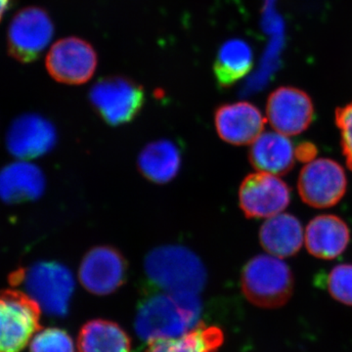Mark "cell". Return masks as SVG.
Masks as SVG:
<instances>
[{"label": "cell", "mask_w": 352, "mask_h": 352, "mask_svg": "<svg viewBox=\"0 0 352 352\" xmlns=\"http://www.w3.org/2000/svg\"><path fill=\"white\" fill-rule=\"evenodd\" d=\"M295 149L288 136L264 132L252 144L250 163L258 171L277 176L287 175L295 166Z\"/></svg>", "instance_id": "16"}, {"label": "cell", "mask_w": 352, "mask_h": 352, "mask_svg": "<svg viewBox=\"0 0 352 352\" xmlns=\"http://www.w3.org/2000/svg\"><path fill=\"white\" fill-rule=\"evenodd\" d=\"M54 34L48 14L38 7H28L16 14L8 30V52L21 63L36 61Z\"/></svg>", "instance_id": "8"}, {"label": "cell", "mask_w": 352, "mask_h": 352, "mask_svg": "<svg viewBox=\"0 0 352 352\" xmlns=\"http://www.w3.org/2000/svg\"><path fill=\"white\" fill-rule=\"evenodd\" d=\"M78 349V352H131V342L118 324L92 320L80 329Z\"/></svg>", "instance_id": "20"}, {"label": "cell", "mask_w": 352, "mask_h": 352, "mask_svg": "<svg viewBox=\"0 0 352 352\" xmlns=\"http://www.w3.org/2000/svg\"><path fill=\"white\" fill-rule=\"evenodd\" d=\"M254 55L251 46L241 39H231L220 47L214 65L219 87H230L244 78L252 67Z\"/></svg>", "instance_id": "22"}, {"label": "cell", "mask_w": 352, "mask_h": 352, "mask_svg": "<svg viewBox=\"0 0 352 352\" xmlns=\"http://www.w3.org/2000/svg\"><path fill=\"white\" fill-rule=\"evenodd\" d=\"M182 166V154L170 140L154 141L146 146L138 157L140 173L150 182L164 184L177 175Z\"/></svg>", "instance_id": "19"}, {"label": "cell", "mask_w": 352, "mask_h": 352, "mask_svg": "<svg viewBox=\"0 0 352 352\" xmlns=\"http://www.w3.org/2000/svg\"><path fill=\"white\" fill-rule=\"evenodd\" d=\"M56 131L47 120L28 113L14 120L7 133L8 151L21 161L43 156L54 147Z\"/></svg>", "instance_id": "13"}, {"label": "cell", "mask_w": 352, "mask_h": 352, "mask_svg": "<svg viewBox=\"0 0 352 352\" xmlns=\"http://www.w3.org/2000/svg\"><path fill=\"white\" fill-rule=\"evenodd\" d=\"M11 2H12V0H0V21L3 18L4 14L10 6Z\"/></svg>", "instance_id": "27"}, {"label": "cell", "mask_w": 352, "mask_h": 352, "mask_svg": "<svg viewBox=\"0 0 352 352\" xmlns=\"http://www.w3.org/2000/svg\"><path fill=\"white\" fill-rule=\"evenodd\" d=\"M289 201L288 185L271 173H252L240 186L239 205L248 219H270L286 210Z\"/></svg>", "instance_id": "9"}, {"label": "cell", "mask_w": 352, "mask_h": 352, "mask_svg": "<svg viewBox=\"0 0 352 352\" xmlns=\"http://www.w3.org/2000/svg\"><path fill=\"white\" fill-rule=\"evenodd\" d=\"M259 242L271 256L279 258L295 256L302 247V223L294 215L282 212L270 217L261 227Z\"/></svg>", "instance_id": "18"}, {"label": "cell", "mask_w": 352, "mask_h": 352, "mask_svg": "<svg viewBox=\"0 0 352 352\" xmlns=\"http://www.w3.org/2000/svg\"><path fill=\"white\" fill-rule=\"evenodd\" d=\"M214 124L219 138L229 144H252L263 133L265 119L248 102L224 104L217 109Z\"/></svg>", "instance_id": "14"}, {"label": "cell", "mask_w": 352, "mask_h": 352, "mask_svg": "<svg viewBox=\"0 0 352 352\" xmlns=\"http://www.w3.org/2000/svg\"><path fill=\"white\" fill-rule=\"evenodd\" d=\"M223 340V333L219 328L200 323L180 337L148 342L142 352H217Z\"/></svg>", "instance_id": "21"}, {"label": "cell", "mask_w": 352, "mask_h": 352, "mask_svg": "<svg viewBox=\"0 0 352 352\" xmlns=\"http://www.w3.org/2000/svg\"><path fill=\"white\" fill-rule=\"evenodd\" d=\"M330 295L338 302L352 307V264H340L329 273Z\"/></svg>", "instance_id": "24"}, {"label": "cell", "mask_w": 352, "mask_h": 352, "mask_svg": "<svg viewBox=\"0 0 352 352\" xmlns=\"http://www.w3.org/2000/svg\"><path fill=\"white\" fill-rule=\"evenodd\" d=\"M243 294L252 305L277 308L288 302L294 292L288 264L271 254H258L248 261L241 277Z\"/></svg>", "instance_id": "3"}, {"label": "cell", "mask_w": 352, "mask_h": 352, "mask_svg": "<svg viewBox=\"0 0 352 352\" xmlns=\"http://www.w3.org/2000/svg\"><path fill=\"white\" fill-rule=\"evenodd\" d=\"M347 180L344 168L333 160H314L300 170L298 190L303 203L315 208L337 205L346 192Z\"/></svg>", "instance_id": "7"}, {"label": "cell", "mask_w": 352, "mask_h": 352, "mask_svg": "<svg viewBox=\"0 0 352 352\" xmlns=\"http://www.w3.org/2000/svg\"><path fill=\"white\" fill-rule=\"evenodd\" d=\"M266 116L275 131L286 136L298 135L314 120V102L298 88L279 87L268 97Z\"/></svg>", "instance_id": "12"}, {"label": "cell", "mask_w": 352, "mask_h": 352, "mask_svg": "<svg viewBox=\"0 0 352 352\" xmlns=\"http://www.w3.org/2000/svg\"><path fill=\"white\" fill-rule=\"evenodd\" d=\"M317 148L314 143L303 142L296 147L295 154L296 159L302 163L308 164L314 161L317 155Z\"/></svg>", "instance_id": "26"}, {"label": "cell", "mask_w": 352, "mask_h": 352, "mask_svg": "<svg viewBox=\"0 0 352 352\" xmlns=\"http://www.w3.org/2000/svg\"><path fill=\"white\" fill-rule=\"evenodd\" d=\"M201 312L197 294H155L145 298L138 308L135 331L146 342L177 338L199 325Z\"/></svg>", "instance_id": "1"}, {"label": "cell", "mask_w": 352, "mask_h": 352, "mask_svg": "<svg viewBox=\"0 0 352 352\" xmlns=\"http://www.w3.org/2000/svg\"><path fill=\"white\" fill-rule=\"evenodd\" d=\"M336 124L340 132V146L346 157V166L352 171V102L337 108Z\"/></svg>", "instance_id": "25"}, {"label": "cell", "mask_w": 352, "mask_h": 352, "mask_svg": "<svg viewBox=\"0 0 352 352\" xmlns=\"http://www.w3.org/2000/svg\"><path fill=\"white\" fill-rule=\"evenodd\" d=\"M97 63L94 47L78 38L58 41L46 57V69L50 75L65 85L87 82L94 75Z\"/></svg>", "instance_id": "10"}, {"label": "cell", "mask_w": 352, "mask_h": 352, "mask_svg": "<svg viewBox=\"0 0 352 352\" xmlns=\"http://www.w3.org/2000/svg\"><path fill=\"white\" fill-rule=\"evenodd\" d=\"M10 280L15 286L24 285L25 294L46 314L63 316L68 312L75 282L66 266L50 261L38 263L14 273Z\"/></svg>", "instance_id": "4"}, {"label": "cell", "mask_w": 352, "mask_h": 352, "mask_svg": "<svg viewBox=\"0 0 352 352\" xmlns=\"http://www.w3.org/2000/svg\"><path fill=\"white\" fill-rule=\"evenodd\" d=\"M90 102L97 113L110 126L131 122L145 103L143 87L129 78H103L90 90Z\"/></svg>", "instance_id": "6"}, {"label": "cell", "mask_w": 352, "mask_h": 352, "mask_svg": "<svg viewBox=\"0 0 352 352\" xmlns=\"http://www.w3.org/2000/svg\"><path fill=\"white\" fill-rule=\"evenodd\" d=\"M144 270L157 289L170 293H199L207 281L204 264L182 245H163L148 254Z\"/></svg>", "instance_id": "2"}, {"label": "cell", "mask_w": 352, "mask_h": 352, "mask_svg": "<svg viewBox=\"0 0 352 352\" xmlns=\"http://www.w3.org/2000/svg\"><path fill=\"white\" fill-rule=\"evenodd\" d=\"M305 240L311 256L333 259L346 251L351 242V230L337 215H318L307 224Z\"/></svg>", "instance_id": "15"}, {"label": "cell", "mask_w": 352, "mask_h": 352, "mask_svg": "<svg viewBox=\"0 0 352 352\" xmlns=\"http://www.w3.org/2000/svg\"><path fill=\"white\" fill-rule=\"evenodd\" d=\"M127 264L120 252L110 245H98L85 254L78 277L83 288L96 296H107L126 281Z\"/></svg>", "instance_id": "11"}, {"label": "cell", "mask_w": 352, "mask_h": 352, "mask_svg": "<svg viewBox=\"0 0 352 352\" xmlns=\"http://www.w3.org/2000/svg\"><path fill=\"white\" fill-rule=\"evenodd\" d=\"M44 188L45 178L34 164L16 162L0 170V199L7 204L36 200L43 195Z\"/></svg>", "instance_id": "17"}, {"label": "cell", "mask_w": 352, "mask_h": 352, "mask_svg": "<svg viewBox=\"0 0 352 352\" xmlns=\"http://www.w3.org/2000/svg\"><path fill=\"white\" fill-rule=\"evenodd\" d=\"M41 308L27 294L0 291V352H20L41 331Z\"/></svg>", "instance_id": "5"}, {"label": "cell", "mask_w": 352, "mask_h": 352, "mask_svg": "<svg viewBox=\"0 0 352 352\" xmlns=\"http://www.w3.org/2000/svg\"><path fill=\"white\" fill-rule=\"evenodd\" d=\"M31 352H75L73 340L61 329L38 331L31 342Z\"/></svg>", "instance_id": "23"}]
</instances>
